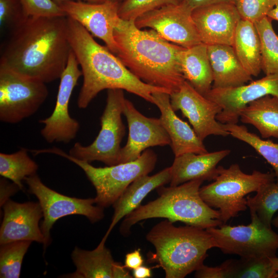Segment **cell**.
<instances>
[{"instance_id": "cell-21", "label": "cell", "mask_w": 278, "mask_h": 278, "mask_svg": "<svg viewBox=\"0 0 278 278\" xmlns=\"http://www.w3.org/2000/svg\"><path fill=\"white\" fill-rule=\"evenodd\" d=\"M230 152V150L224 149L202 154L188 152L175 157L170 166V186L196 180L213 181L218 173V164Z\"/></svg>"}, {"instance_id": "cell-40", "label": "cell", "mask_w": 278, "mask_h": 278, "mask_svg": "<svg viewBox=\"0 0 278 278\" xmlns=\"http://www.w3.org/2000/svg\"><path fill=\"white\" fill-rule=\"evenodd\" d=\"M236 0H182L181 3L189 10L192 12L194 10L216 4L232 3L235 4Z\"/></svg>"}, {"instance_id": "cell-50", "label": "cell", "mask_w": 278, "mask_h": 278, "mask_svg": "<svg viewBox=\"0 0 278 278\" xmlns=\"http://www.w3.org/2000/svg\"><path fill=\"white\" fill-rule=\"evenodd\" d=\"M104 1H106V0H104Z\"/></svg>"}, {"instance_id": "cell-35", "label": "cell", "mask_w": 278, "mask_h": 278, "mask_svg": "<svg viewBox=\"0 0 278 278\" xmlns=\"http://www.w3.org/2000/svg\"><path fill=\"white\" fill-rule=\"evenodd\" d=\"M278 0H236L235 6L242 19L253 23L267 16Z\"/></svg>"}, {"instance_id": "cell-36", "label": "cell", "mask_w": 278, "mask_h": 278, "mask_svg": "<svg viewBox=\"0 0 278 278\" xmlns=\"http://www.w3.org/2000/svg\"><path fill=\"white\" fill-rule=\"evenodd\" d=\"M27 15L21 0H0V24L12 29L24 22Z\"/></svg>"}, {"instance_id": "cell-38", "label": "cell", "mask_w": 278, "mask_h": 278, "mask_svg": "<svg viewBox=\"0 0 278 278\" xmlns=\"http://www.w3.org/2000/svg\"><path fill=\"white\" fill-rule=\"evenodd\" d=\"M234 259H229L216 267L204 264L195 271L197 278H234Z\"/></svg>"}, {"instance_id": "cell-28", "label": "cell", "mask_w": 278, "mask_h": 278, "mask_svg": "<svg viewBox=\"0 0 278 278\" xmlns=\"http://www.w3.org/2000/svg\"><path fill=\"white\" fill-rule=\"evenodd\" d=\"M38 165L28 154L27 149L22 148L11 153H0V175L8 179L23 190L22 181L36 174Z\"/></svg>"}, {"instance_id": "cell-33", "label": "cell", "mask_w": 278, "mask_h": 278, "mask_svg": "<svg viewBox=\"0 0 278 278\" xmlns=\"http://www.w3.org/2000/svg\"><path fill=\"white\" fill-rule=\"evenodd\" d=\"M277 273L270 258L235 259V278H276Z\"/></svg>"}, {"instance_id": "cell-20", "label": "cell", "mask_w": 278, "mask_h": 278, "mask_svg": "<svg viewBox=\"0 0 278 278\" xmlns=\"http://www.w3.org/2000/svg\"><path fill=\"white\" fill-rule=\"evenodd\" d=\"M153 103L159 108L161 124L170 140V146L175 157L192 152L202 154L207 152L203 141L185 121L176 114L171 107L170 94L156 92L152 94Z\"/></svg>"}, {"instance_id": "cell-26", "label": "cell", "mask_w": 278, "mask_h": 278, "mask_svg": "<svg viewBox=\"0 0 278 278\" xmlns=\"http://www.w3.org/2000/svg\"><path fill=\"white\" fill-rule=\"evenodd\" d=\"M232 46L246 70L252 76H257L262 71L260 44L254 23L240 19L235 30Z\"/></svg>"}, {"instance_id": "cell-49", "label": "cell", "mask_w": 278, "mask_h": 278, "mask_svg": "<svg viewBox=\"0 0 278 278\" xmlns=\"http://www.w3.org/2000/svg\"><path fill=\"white\" fill-rule=\"evenodd\" d=\"M276 278H278V271H277V276H276Z\"/></svg>"}, {"instance_id": "cell-2", "label": "cell", "mask_w": 278, "mask_h": 278, "mask_svg": "<svg viewBox=\"0 0 278 278\" xmlns=\"http://www.w3.org/2000/svg\"><path fill=\"white\" fill-rule=\"evenodd\" d=\"M67 16V35L78 61L83 83L78 99L80 109L88 107L98 94L109 89H121L153 103L152 93L164 88L146 83L135 76L116 55L98 44L80 23Z\"/></svg>"}, {"instance_id": "cell-47", "label": "cell", "mask_w": 278, "mask_h": 278, "mask_svg": "<svg viewBox=\"0 0 278 278\" xmlns=\"http://www.w3.org/2000/svg\"><path fill=\"white\" fill-rule=\"evenodd\" d=\"M272 225L278 228V215L275 218L273 219L272 221Z\"/></svg>"}, {"instance_id": "cell-17", "label": "cell", "mask_w": 278, "mask_h": 278, "mask_svg": "<svg viewBox=\"0 0 278 278\" xmlns=\"http://www.w3.org/2000/svg\"><path fill=\"white\" fill-rule=\"evenodd\" d=\"M67 16L77 21L92 35L102 40L116 55L117 48L114 30L119 3L109 0L101 3L70 1L58 4Z\"/></svg>"}, {"instance_id": "cell-48", "label": "cell", "mask_w": 278, "mask_h": 278, "mask_svg": "<svg viewBox=\"0 0 278 278\" xmlns=\"http://www.w3.org/2000/svg\"><path fill=\"white\" fill-rule=\"evenodd\" d=\"M109 1H112V2H115V3H117L120 4V3H121L124 0H109Z\"/></svg>"}, {"instance_id": "cell-23", "label": "cell", "mask_w": 278, "mask_h": 278, "mask_svg": "<svg viewBox=\"0 0 278 278\" xmlns=\"http://www.w3.org/2000/svg\"><path fill=\"white\" fill-rule=\"evenodd\" d=\"M207 53L213 77L212 88H226L244 85L252 76L244 67L232 46L207 45Z\"/></svg>"}, {"instance_id": "cell-32", "label": "cell", "mask_w": 278, "mask_h": 278, "mask_svg": "<svg viewBox=\"0 0 278 278\" xmlns=\"http://www.w3.org/2000/svg\"><path fill=\"white\" fill-rule=\"evenodd\" d=\"M32 242L19 240L1 245V278L20 277L24 257Z\"/></svg>"}, {"instance_id": "cell-31", "label": "cell", "mask_w": 278, "mask_h": 278, "mask_svg": "<svg viewBox=\"0 0 278 278\" xmlns=\"http://www.w3.org/2000/svg\"><path fill=\"white\" fill-rule=\"evenodd\" d=\"M247 205L265 226L272 228L273 216L278 211V183L273 181L262 186L255 196L247 197Z\"/></svg>"}, {"instance_id": "cell-1", "label": "cell", "mask_w": 278, "mask_h": 278, "mask_svg": "<svg viewBox=\"0 0 278 278\" xmlns=\"http://www.w3.org/2000/svg\"><path fill=\"white\" fill-rule=\"evenodd\" d=\"M71 50L67 16H30L11 29L0 68L50 82L60 79Z\"/></svg>"}, {"instance_id": "cell-13", "label": "cell", "mask_w": 278, "mask_h": 278, "mask_svg": "<svg viewBox=\"0 0 278 278\" xmlns=\"http://www.w3.org/2000/svg\"><path fill=\"white\" fill-rule=\"evenodd\" d=\"M134 24L140 29L150 28L165 40L184 48L202 43L192 12L181 2L146 13Z\"/></svg>"}, {"instance_id": "cell-10", "label": "cell", "mask_w": 278, "mask_h": 278, "mask_svg": "<svg viewBox=\"0 0 278 278\" xmlns=\"http://www.w3.org/2000/svg\"><path fill=\"white\" fill-rule=\"evenodd\" d=\"M48 95L46 83L0 68V120L16 124L34 114Z\"/></svg>"}, {"instance_id": "cell-45", "label": "cell", "mask_w": 278, "mask_h": 278, "mask_svg": "<svg viewBox=\"0 0 278 278\" xmlns=\"http://www.w3.org/2000/svg\"><path fill=\"white\" fill-rule=\"evenodd\" d=\"M55 2H56L57 4H59L61 3L66 2V1H81L86 2H90V3H101L104 0H53Z\"/></svg>"}, {"instance_id": "cell-19", "label": "cell", "mask_w": 278, "mask_h": 278, "mask_svg": "<svg viewBox=\"0 0 278 278\" xmlns=\"http://www.w3.org/2000/svg\"><path fill=\"white\" fill-rule=\"evenodd\" d=\"M2 207L4 216L0 229V245L19 240L43 245L44 237L39 227L43 215L39 202L19 203L9 199Z\"/></svg>"}, {"instance_id": "cell-22", "label": "cell", "mask_w": 278, "mask_h": 278, "mask_svg": "<svg viewBox=\"0 0 278 278\" xmlns=\"http://www.w3.org/2000/svg\"><path fill=\"white\" fill-rule=\"evenodd\" d=\"M170 167H168L153 175L142 176L131 183L112 205L114 211L111 224L99 244L105 245L109 235L121 219L140 206L149 193L170 183Z\"/></svg>"}, {"instance_id": "cell-51", "label": "cell", "mask_w": 278, "mask_h": 278, "mask_svg": "<svg viewBox=\"0 0 278 278\" xmlns=\"http://www.w3.org/2000/svg\"><path fill=\"white\" fill-rule=\"evenodd\" d=\"M182 1V0H181Z\"/></svg>"}, {"instance_id": "cell-41", "label": "cell", "mask_w": 278, "mask_h": 278, "mask_svg": "<svg viewBox=\"0 0 278 278\" xmlns=\"http://www.w3.org/2000/svg\"><path fill=\"white\" fill-rule=\"evenodd\" d=\"M144 259L140 249L127 253L125 256L124 266L129 270H134L142 266Z\"/></svg>"}, {"instance_id": "cell-27", "label": "cell", "mask_w": 278, "mask_h": 278, "mask_svg": "<svg viewBox=\"0 0 278 278\" xmlns=\"http://www.w3.org/2000/svg\"><path fill=\"white\" fill-rule=\"evenodd\" d=\"M240 119L255 127L262 138L278 139V98L267 95L249 103L241 111Z\"/></svg>"}, {"instance_id": "cell-4", "label": "cell", "mask_w": 278, "mask_h": 278, "mask_svg": "<svg viewBox=\"0 0 278 278\" xmlns=\"http://www.w3.org/2000/svg\"><path fill=\"white\" fill-rule=\"evenodd\" d=\"M154 247L148 260L156 263L166 278H184L204 264L207 251L217 248L211 234L201 228L176 227L167 219L155 224L146 235Z\"/></svg>"}, {"instance_id": "cell-44", "label": "cell", "mask_w": 278, "mask_h": 278, "mask_svg": "<svg viewBox=\"0 0 278 278\" xmlns=\"http://www.w3.org/2000/svg\"><path fill=\"white\" fill-rule=\"evenodd\" d=\"M267 16L272 20L278 21V2L275 7L268 13Z\"/></svg>"}, {"instance_id": "cell-25", "label": "cell", "mask_w": 278, "mask_h": 278, "mask_svg": "<svg viewBox=\"0 0 278 278\" xmlns=\"http://www.w3.org/2000/svg\"><path fill=\"white\" fill-rule=\"evenodd\" d=\"M72 259L76 270L63 277L71 278H112L114 260L110 250L105 245L99 244L93 250H82L76 247Z\"/></svg>"}, {"instance_id": "cell-16", "label": "cell", "mask_w": 278, "mask_h": 278, "mask_svg": "<svg viewBox=\"0 0 278 278\" xmlns=\"http://www.w3.org/2000/svg\"><path fill=\"white\" fill-rule=\"evenodd\" d=\"M123 114L128 123V137L127 143L120 150L118 164L137 159L150 147L170 145L169 136L160 118L144 115L126 98Z\"/></svg>"}, {"instance_id": "cell-46", "label": "cell", "mask_w": 278, "mask_h": 278, "mask_svg": "<svg viewBox=\"0 0 278 278\" xmlns=\"http://www.w3.org/2000/svg\"><path fill=\"white\" fill-rule=\"evenodd\" d=\"M271 261L272 262L273 268L277 271H278V257L275 256L271 258Z\"/></svg>"}, {"instance_id": "cell-34", "label": "cell", "mask_w": 278, "mask_h": 278, "mask_svg": "<svg viewBox=\"0 0 278 278\" xmlns=\"http://www.w3.org/2000/svg\"><path fill=\"white\" fill-rule=\"evenodd\" d=\"M181 1V0H124L119 5L118 14L121 19L134 21L146 13L166 5L179 4Z\"/></svg>"}, {"instance_id": "cell-24", "label": "cell", "mask_w": 278, "mask_h": 278, "mask_svg": "<svg viewBox=\"0 0 278 278\" xmlns=\"http://www.w3.org/2000/svg\"><path fill=\"white\" fill-rule=\"evenodd\" d=\"M180 64L185 80L205 96L212 89L213 82L207 45L201 43L184 48L180 55Z\"/></svg>"}, {"instance_id": "cell-9", "label": "cell", "mask_w": 278, "mask_h": 278, "mask_svg": "<svg viewBox=\"0 0 278 278\" xmlns=\"http://www.w3.org/2000/svg\"><path fill=\"white\" fill-rule=\"evenodd\" d=\"M248 225L231 226L223 224L207 229L214 239L217 248L227 254L241 258H273L278 250V234L265 226L256 213L250 212Z\"/></svg>"}, {"instance_id": "cell-3", "label": "cell", "mask_w": 278, "mask_h": 278, "mask_svg": "<svg viewBox=\"0 0 278 278\" xmlns=\"http://www.w3.org/2000/svg\"><path fill=\"white\" fill-rule=\"evenodd\" d=\"M114 38L116 55L143 82L167 89L171 94L185 80L180 64L184 47L165 40L152 29L142 30L134 21L119 16L115 23Z\"/></svg>"}, {"instance_id": "cell-30", "label": "cell", "mask_w": 278, "mask_h": 278, "mask_svg": "<svg viewBox=\"0 0 278 278\" xmlns=\"http://www.w3.org/2000/svg\"><path fill=\"white\" fill-rule=\"evenodd\" d=\"M271 21L267 16L254 23L260 40L262 71L266 75L278 74V36Z\"/></svg>"}, {"instance_id": "cell-6", "label": "cell", "mask_w": 278, "mask_h": 278, "mask_svg": "<svg viewBox=\"0 0 278 278\" xmlns=\"http://www.w3.org/2000/svg\"><path fill=\"white\" fill-rule=\"evenodd\" d=\"M45 153L65 158L81 168L95 187L96 204L103 208L113 205L131 183L151 172L158 159L157 154L152 150L147 149L134 161L96 167L90 163L74 158L55 147L34 150L36 155Z\"/></svg>"}, {"instance_id": "cell-37", "label": "cell", "mask_w": 278, "mask_h": 278, "mask_svg": "<svg viewBox=\"0 0 278 278\" xmlns=\"http://www.w3.org/2000/svg\"><path fill=\"white\" fill-rule=\"evenodd\" d=\"M28 17L67 16L53 0H21Z\"/></svg>"}, {"instance_id": "cell-8", "label": "cell", "mask_w": 278, "mask_h": 278, "mask_svg": "<svg viewBox=\"0 0 278 278\" xmlns=\"http://www.w3.org/2000/svg\"><path fill=\"white\" fill-rule=\"evenodd\" d=\"M125 99L123 90H107L106 105L100 117L101 128L98 135L88 146L76 143L69 151L71 157L90 163L97 161L107 166L118 164L120 144L126 132L121 118Z\"/></svg>"}, {"instance_id": "cell-39", "label": "cell", "mask_w": 278, "mask_h": 278, "mask_svg": "<svg viewBox=\"0 0 278 278\" xmlns=\"http://www.w3.org/2000/svg\"><path fill=\"white\" fill-rule=\"evenodd\" d=\"M1 207L9 200V197L15 194L18 190H21L19 187L12 182L11 183L8 182L4 178L1 179L0 181Z\"/></svg>"}, {"instance_id": "cell-14", "label": "cell", "mask_w": 278, "mask_h": 278, "mask_svg": "<svg viewBox=\"0 0 278 278\" xmlns=\"http://www.w3.org/2000/svg\"><path fill=\"white\" fill-rule=\"evenodd\" d=\"M170 99L173 110L182 112L202 141L211 135L222 136L230 135L224 129L223 124L216 119L217 115L222 110L221 108L199 93L186 80L177 91L170 94Z\"/></svg>"}, {"instance_id": "cell-18", "label": "cell", "mask_w": 278, "mask_h": 278, "mask_svg": "<svg viewBox=\"0 0 278 278\" xmlns=\"http://www.w3.org/2000/svg\"><path fill=\"white\" fill-rule=\"evenodd\" d=\"M192 16L202 43L233 46L235 30L241 19L234 4L200 7L192 12Z\"/></svg>"}, {"instance_id": "cell-7", "label": "cell", "mask_w": 278, "mask_h": 278, "mask_svg": "<svg viewBox=\"0 0 278 278\" xmlns=\"http://www.w3.org/2000/svg\"><path fill=\"white\" fill-rule=\"evenodd\" d=\"M217 172L213 182L201 187L199 192L209 206L218 209L223 224L247 210V195L275 180L274 172L254 170L251 174H247L237 164L227 168L219 166Z\"/></svg>"}, {"instance_id": "cell-15", "label": "cell", "mask_w": 278, "mask_h": 278, "mask_svg": "<svg viewBox=\"0 0 278 278\" xmlns=\"http://www.w3.org/2000/svg\"><path fill=\"white\" fill-rule=\"evenodd\" d=\"M267 95L278 98V74L266 75L248 84L212 88L205 95L222 109L216 119L222 124H237L241 111L249 103Z\"/></svg>"}, {"instance_id": "cell-5", "label": "cell", "mask_w": 278, "mask_h": 278, "mask_svg": "<svg viewBox=\"0 0 278 278\" xmlns=\"http://www.w3.org/2000/svg\"><path fill=\"white\" fill-rule=\"evenodd\" d=\"M203 182L196 180L177 186L158 188L159 196L156 199L141 205L124 218L120 233L127 236L137 222L157 218H165L173 223L180 221L204 229L221 225L223 223L219 211L209 206L200 195Z\"/></svg>"}, {"instance_id": "cell-11", "label": "cell", "mask_w": 278, "mask_h": 278, "mask_svg": "<svg viewBox=\"0 0 278 278\" xmlns=\"http://www.w3.org/2000/svg\"><path fill=\"white\" fill-rule=\"evenodd\" d=\"M24 180L29 192L37 198L42 210L43 220L40 227L44 237V251L51 242L50 231L59 219L79 215L94 223L105 216L104 208L96 204L94 198L80 199L61 194L46 186L37 174L27 177Z\"/></svg>"}, {"instance_id": "cell-29", "label": "cell", "mask_w": 278, "mask_h": 278, "mask_svg": "<svg viewBox=\"0 0 278 278\" xmlns=\"http://www.w3.org/2000/svg\"><path fill=\"white\" fill-rule=\"evenodd\" d=\"M223 127L230 135L249 145L267 161L273 169L275 181L278 183V143L261 138L250 132L245 126L223 124Z\"/></svg>"}, {"instance_id": "cell-43", "label": "cell", "mask_w": 278, "mask_h": 278, "mask_svg": "<svg viewBox=\"0 0 278 278\" xmlns=\"http://www.w3.org/2000/svg\"><path fill=\"white\" fill-rule=\"evenodd\" d=\"M133 276L135 278H149L151 277V269L144 266H141L133 270Z\"/></svg>"}, {"instance_id": "cell-42", "label": "cell", "mask_w": 278, "mask_h": 278, "mask_svg": "<svg viewBox=\"0 0 278 278\" xmlns=\"http://www.w3.org/2000/svg\"><path fill=\"white\" fill-rule=\"evenodd\" d=\"M128 270L124 266V265H123L120 263L114 262L112 270V278L133 277Z\"/></svg>"}, {"instance_id": "cell-12", "label": "cell", "mask_w": 278, "mask_h": 278, "mask_svg": "<svg viewBox=\"0 0 278 278\" xmlns=\"http://www.w3.org/2000/svg\"><path fill=\"white\" fill-rule=\"evenodd\" d=\"M82 76L76 56L71 50L66 66L60 79L56 105L51 114L40 119L44 125L41 134L48 143H69L76 136L80 128L79 122L69 113V103L73 90Z\"/></svg>"}]
</instances>
